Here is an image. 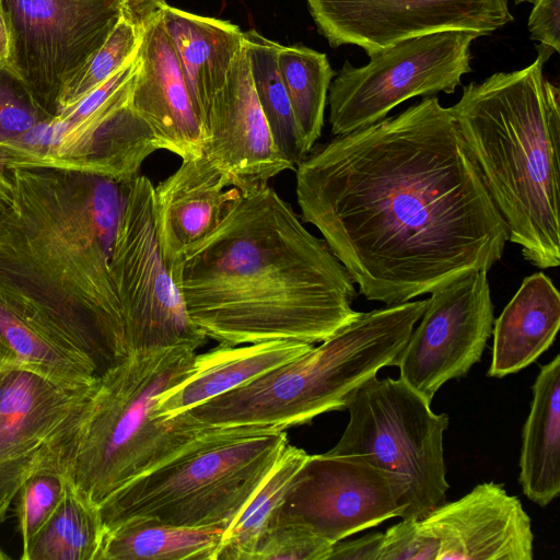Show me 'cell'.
<instances>
[{
	"label": "cell",
	"instance_id": "obj_1",
	"mask_svg": "<svg viewBox=\"0 0 560 560\" xmlns=\"http://www.w3.org/2000/svg\"><path fill=\"white\" fill-rule=\"evenodd\" d=\"M304 221L359 292L393 305L489 271L508 229L438 97L346 135L295 167Z\"/></svg>",
	"mask_w": 560,
	"mask_h": 560
},
{
	"label": "cell",
	"instance_id": "obj_2",
	"mask_svg": "<svg viewBox=\"0 0 560 560\" xmlns=\"http://www.w3.org/2000/svg\"><path fill=\"white\" fill-rule=\"evenodd\" d=\"M171 273L190 319L219 343L314 345L359 313L348 271L268 184L238 191Z\"/></svg>",
	"mask_w": 560,
	"mask_h": 560
},
{
	"label": "cell",
	"instance_id": "obj_3",
	"mask_svg": "<svg viewBox=\"0 0 560 560\" xmlns=\"http://www.w3.org/2000/svg\"><path fill=\"white\" fill-rule=\"evenodd\" d=\"M0 289L33 310L98 376L130 353L112 258L131 180L56 168L9 171Z\"/></svg>",
	"mask_w": 560,
	"mask_h": 560
},
{
	"label": "cell",
	"instance_id": "obj_4",
	"mask_svg": "<svg viewBox=\"0 0 560 560\" xmlns=\"http://www.w3.org/2000/svg\"><path fill=\"white\" fill-rule=\"evenodd\" d=\"M537 56L463 89L451 106L509 241L532 265H560V93Z\"/></svg>",
	"mask_w": 560,
	"mask_h": 560
},
{
	"label": "cell",
	"instance_id": "obj_5",
	"mask_svg": "<svg viewBox=\"0 0 560 560\" xmlns=\"http://www.w3.org/2000/svg\"><path fill=\"white\" fill-rule=\"evenodd\" d=\"M196 355L188 346L133 351L103 372L75 420L49 444L56 471L100 508L210 433L183 412L156 415L159 398L188 377Z\"/></svg>",
	"mask_w": 560,
	"mask_h": 560
},
{
	"label": "cell",
	"instance_id": "obj_6",
	"mask_svg": "<svg viewBox=\"0 0 560 560\" xmlns=\"http://www.w3.org/2000/svg\"><path fill=\"white\" fill-rule=\"evenodd\" d=\"M427 300L359 312L319 346L183 413L203 428L285 430L347 409L402 350Z\"/></svg>",
	"mask_w": 560,
	"mask_h": 560
},
{
	"label": "cell",
	"instance_id": "obj_7",
	"mask_svg": "<svg viewBox=\"0 0 560 560\" xmlns=\"http://www.w3.org/2000/svg\"><path fill=\"white\" fill-rule=\"evenodd\" d=\"M289 443L285 430L213 429L101 506L106 530L133 518L221 527L243 510Z\"/></svg>",
	"mask_w": 560,
	"mask_h": 560
},
{
	"label": "cell",
	"instance_id": "obj_8",
	"mask_svg": "<svg viewBox=\"0 0 560 560\" xmlns=\"http://www.w3.org/2000/svg\"><path fill=\"white\" fill-rule=\"evenodd\" d=\"M402 380L372 377L350 398L349 422L328 452L360 456L405 488L401 518L421 520L446 502L450 488L443 452L446 413Z\"/></svg>",
	"mask_w": 560,
	"mask_h": 560
},
{
	"label": "cell",
	"instance_id": "obj_9",
	"mask_svg": "<svg viewBox=\"0 0 560 560\" xmlns=\"http://www.w3.org/2000/svg\"><path fill=\"white\" fill-rule=\"evenodd\" d=\"M480 36L466 30L435 32L404 39L362 67L345 61L327 97L332 135L369 127L411 97L453 93L471 71L470 47Z\"/></svg>",
	"mask_w": 560,
	"mask_h": 560
},
{
	"label": "cell",
	"instance_id": "obj_10",
	"mask_svg": "<svg viewBox=\"0 0 560 560\" xmlns=\"http://www.w3.org/2000/svg\"><path fill=\"white\" fill-rule=\"evenodd\" d=\"M154 186L144 175L130 183L115 240L112 272L126 337L133 351L205 343L171 270L155 226Z\"/></svg>",
	"mask_w": 560,
	"mask_h": 560
},
{
	"label": "cell",
	"instance_id": "obj_11",
	"mask_svg": "<svg viewBox=\"0 0 560 560\" xmlns=\"http://www.w3.org/2000/svg\"><path fill=\"white\" fill-rule=\"evenodd\" d=\"M135 77V74H133ZM133 77L86 113L61 109L0 152L7 170L56 168L131 180L161 145L130 104Z\"/></svg>",
	"mask_w": 560,
	"mask_h": 560
},
{
	"label": "cell",
	"instance_id": "obj_12",
	"mask_svg": "<svg viewBox=\"0 0 560 560\" xmlns=\"http://www.w3.org/2000/svg\"><path fill=\"white\" fill-rule=\"evenodd\" d=\"M2 4L11 39L9 67L52 116L66 83L119 20L131 16L126 0H2Z\"/></svg>",
	"mask_w": 560,
	"mask_h": 560
},
{
	"label": "cell",
	"instance_id": "obj_13",
	"mask_svg": "<svg viewBox=\"0 0 560 560\" xmlns=\"http://www.w3.org/2000/svg\"><path fill=\"white\" fill-rule=\"evenodd\" d=\"M406 508L405 488L393 476L360 456L327 452L307 455L271 527H303L334 545L401 517Z\"/></svg>",
	"mask_w": 560,
	"mask_h": 560
},
{
	"label": "cell",
	"instance_id": "obj_14",
	"mask_svg": "<svg viewBox=\"0 0 560 560\" xmlns=\"http://www.w3.org/2000/svg\"><path fill=\"white\" fill-rule=\"evenodd\" d=\"M487 271H470L434 289L419 326L390 366L399 378L432 400L450 380L466 376L481 360L493 329Z\"/></svg>",
	"mask_w": 560,
	"mask_h": 560
},
{
	"label": "cell",
	"instance_id": "obj_15",
	"mask_svg": "<svg viewBox=\"0 0 560 560\" xmlns=\"http://www.w3.org/2000/svg\"><path fill=\"white\" fill-rule=\"evenodd\" d=\"M535 0H306L332 47L354 45L369 57L404 39L466 30L490 35L513 20L510 2Z\"/></svg>",
	"mask_w": 560,
	"mask_h": 560
},
{
	"label": "cell",
	"instance_id": "obj_16",
	"mask_svg": "<svg viewBox=\"0 0 560 560\" xmlns=\"http://www.w3.org/2000/svg\"><path fill=\"white\" fill-rule=\"evenodd\" d=\"M203 154L240 191L295 166L278 150L259 105L243 44L225 83L203 116Z\"/></svg>",
	"mask_w": 560,
	"mask_h": 560
},
{
	"label": "cell",
	"instance_id": "obj_17",
	"mask_svg": "<svg viewBox=\"0 0 560 560\" xmlns=\"http://www.w3.org/2000/svg\"><path fill=\"white\" fill-rule=\"evenodd\" d=\"M436 560H532L534 533L518 498L503 485H477L420 520Z\"/></svg>",
	"mask_w": 560,
	"mask_h": 560
},
{
	"label": "cell",
	"instance_id": "obj_18",
	"mask_svg": "<svg viewBox=\"0 0 560 560\" xmlns=\"http://www.w3.org/2000/svg\"><path fill=\"white\" fill-rule=\"evenodd\" d=\"M130 104L161 149L182 160L203 154L205 129L159 10L141 23Z\"/></svg>",
	"mask_w": 560,
	"mask_h": 560
},
{
	"label": "cell",
	"instance_id": "obj_19",
	"mask_svg": "<svg viewBox=\"0 0 560 560\" xmlns=\"http://www.w3.org/2000/svg\"><path fill=\"white\" fill-rule=\"evenodd\" d=\"M96 381L70 386L31 370L0 368V460L54 442L84 408Z\"/></svg>",
	"mask_w": 560,
	"mask_h": 560
},
{
	"label": "cell",
	"instance_id": "obj_20",
	"mask_svg": "<svg viewBox=\"0 0 560 560\" xmlns=\"http://www.w3.org/2000/svg\"><path fill=\"white\" fill-rule=\"evenodd\" d=\"M238 191L205 154L183 160L154 187L156 233L170 270L189 246L219 225Z\"/></svg>",
	"mask_w": 560,
	"mask_h": 560
},
{
	"label": "cell",
	"instance_id": "obj_21",
	"mask_svg": "<svg viewBox=\"0 0 560 560\" xmlns=\"http://www.w3.org/2000/svg\"><path fill=\"white\" fill-rule=\"evenodd\" d=\"M295 340H271L247 346L219 343L197 354L191 373L159 398L158 416H176L215 396L250 382L313 348Z\"/></svg>",
	"mask_w": 560,
	"mask_h": 560
},
{
	"label": "cell",
	"instance_id": "obj_22",
	"mask_svg": "<svg viewBox=\"0 0 560 560\" xmlns=\"http://www.w3.org/2000/svg\"><path fill=\"white\" fill-rule=\"evenodd\" d=\"M158 10L203 124L211 100L243 48V31L230 21L194 14L165 1Z\"/></svg>",
	"mask_w": 560,
	"mask_h": 560
},
{
	"label": "cell",
	"instance_id": "obj_23",
	"mask_svg": "<svg viewBox=\"0 0 560 560\" xmlns=\"http://www.w3.org/2000/svg\"><path fill=\"white\" fill-rule=\"evenodd\" d=\"M559 327V291L542 272L526 277L493 322L488 376L502 378L527 368L552 345Z\"/></svg>",
	"mask_w": 560,
	"mask_h": 560
},
{
	"label": "cell",
	"instance_id": "obj_24",
	"mask_svg": "<svg viewBox=\"0 0 560 560\" xmlns=\"http://www.w3.org/2000/svg\"><path fill=\"white\" fill-rule=\"evenodd\" d=\"M0 368H21L61 384H93L98 373L36 313L0 289Z\"/></svg>",
	"mask_w": 560,
	"mask_h": 560
},
{
	"label": "cell",
	"instance_id": "obj_25",
	"mask_svg": "<svg viewBox=\"0 0 560 560\" xmlns=\"http://www.w3.org/2000/svg\"><path fill=\"white\" fill-rule=\"evenodd\" d=\"M522 431L518 482L545 508L560 493V355L541 366Z\"/></svg>",
	"mask_w": 560,
	"mask_h": 560
},
{
	"label": "cell",
	"instance_id": "obj_26",
	"mask_svg": "<svg viewBox=\"0 0 560 560\" xmlns=\"http://www.w3.org/2000/svg\"><path fill=\"white\" fill-rule=\"evenodd\" d=\"M223 530L133 518L106 530L98 560H217Z\"/></svg>",
	"mask_w": 560,
	"mask_h": 560
},
{
	"label": "cell",
	"instance_id": "obj_27",
	"mask_svg": "<svg viewBox=\"0 0 560 560\" xmlns=\"http://www.w3.org/2000/svg\"><path fill=\"white\" fill-rule=\"evenodd\" d=\"M63 480L56 509L22 551V560H98L106 534L100 508Z\"/></svg>",
	"mask_w": 560,
	"mask_h": 560
},
{
	"label": "cell",
	"instance_id": "obj_28",
	"mask_svg": "<svg viewBox=\"0 0 560 560\" xmlns=\"http://www.w3.org/2000/svg\"><path fill=\"white\" fill-rule=\"evenodd\" d=\"M307 453L288 443L253 498L223 530L217 560H253Z\"/></svg>",
	"mask_w": 560,
	"mask_h": 560
},
{
	"label": "cell",
	"instance_id": "obj_29",
	"mask_svg": "<svg viewBox=\"0 0 560 560\" xmlns=\"http://www.w3.org/2000/svg\"><path fill=\"white\" fill-rule=\"evenodd\" d=\"M278 63L306 156L322 135L328 91L336 73L325 54L303 45H282Z\"/></svg>",
	"mask_w": 560,
	"mask_h": 560
},
{
	"label": "cell",
	"instance_id": "obj_30",
	"mask_svg": "<svg viewBox=\"0 0 560 560\" xmlns=\"http://www.w3.org/2000/svg\"><path fill=\"white\" fill-rule=\"evenodd\" d=\"M254 89L278 150L296 167L305 158L278 63L281 44L256 30L243 32Z\"/></svg>",
	"mask_w": 560,
	"mask_h": 560
},
{
	"label": "cell",
	"instance_id": "obj_31",
	"mask_svg": "<svg viewBox=\"0 0 560 560\" xmlns=\"http://www.w3.org/2000/svg\"><path fill=\"white\" fill-rule=\"evenodd\" d=\"M141 23L122 16L106 42L63 86L57 113L83 98L136 56L141 39ZM56 113V114H57Z\"/></svg>",
	"mask_w": 560,
	"mask_h": 560
},
{
	"label": "cell",
	"instance_id": "obj_32",
	"mask_svg": "<svg viewBox=\"0 0 560 560\" xmlns=\"http://www.w3.org/2000/svg\"><path fill=\"white\" fill-rule=\"evenodd\" d=\"M51 116L37 103L22 79L9 66L0 65V152Z\"/></svg>",
	"mask_w": 560,
	"mask_h": 560
},
{
	"label": "cell",
	"instance_id": "obj_33",
	"mask_svg": "<svg viewBox=\"0 0 560 560\" xmlns=\"http://www.w3.org/2000/svg\"><path fill=\"white\" fill-rule=\"evenodd\" d=\"M63 482L59 472L44 469L30 477L21 487L18 516L22 551L56 509Z\"/></svg>",
	"mask_w": 560,
	"mask_h": 560
},
{
	"label": "cell",
	"instance_id": "obj_34",
	"mask_svg": "<svg viewBox=\"0 0 560 560\" xmlns=\"http://www.w3.org/2000/svg\"><path fill=\"white\" fill-rule=\"evenodd\" d=\"M332 544L303 527L276 525L261 536L253 560H328Z\"/></svg>",
	"mask_w": 560,
	"mask_h": 560
},
{
	"label": "cell",
	"instance_id": "obj_35",
	"mask_svg": "<svg viewBox=\"0 0 560 560\" xmlns=\"http://www.w3.org/2000/svg\"><path fill=\"white\" fill-rule=\"evenodd\" d=\"M378 560H436V550L420 520L402 518L383 533Z\"/></svg>",
	"mask_w": 560,
	"mask_h": 560
},
{
	"label": "cell",
	"instance_id": "obj_36",
	"mask_svg": "<svg viewBox=\"0 0 560 560\" xmlns=\"http://www.w3.org/2000/svg\"><path fill=\"white\" fill-rule=\"evenodd\" d=\"M52 468L49 444L28 455L0 460V523L26 480L40 470Z\"/></svg>",
	"mask_w": 560,
	"mask_h": 560
},
{
	"label": "cell",
	"instance_id": "obj_37",
	"mask_svg": "<svg viewBox=\"0 0 560 560\" xmlns=\"http://www.w3.org/2000/svg\"><path fill=\"white\" fill-rule=\"evenodd\" d=\"M527 25L541 47L538 56L546 62L552 51L560 50V0H535Z\"/></svg>",
	"mask_w": 560,
	"mask_h": 560
},
{
	"label": "cell",
	"instance_id": "obj_38",
	"mask_svg": "<svg viewBox=\"0 0 560 560\" xmlns=\"http://www.w3.org/2000/svg\"><path fill=\"white\" fill-rule=\"evenodd\" d=\"M383 533H371L350 541L332 545L328 560H378Z\"/></svg>",
	"mask_w": 560,
	"mask_h": 560
},
{
	"label": "cell",
	"instance_id": "obj_39",
	"mask_svg": "<svg viewBox=\"0 0 560 560\" xmlns=\"http://www.w3.org/2000/svg\"><path fill=\"white\" fill-rule=\"evenodd\" d=\"M164 0H126L131 16L142 23Z\"/></svg>",
	"mask_w": 560,
	"mask_h": 560
},
{
	"label": "cell",
	"instance_id": "obj_40",
	"mask_svg": "<svg viewBox=\"0 0 560 560\" xmlns=\"http://www.w3.org/2000/svg\"><path fill=\"white\" fill-rule=\"evenodd\" d=\"M10 31L3 9L2 0H0V65L9 66L10 60Z\"/></svg>",
	"mask_w": 560,
	"mask_h": 560
},
{
	"label": "cell",
	"instance_id": "obj_41",
	"mask_svg": "<svg viewBox=\"0 0 560 560\" xmlns=\"http://www.w3.org/2000/svg\"><path fill=\"white\" fill-rule=\"evenodd\" d=\"M13 200V184L9 171L0 164V215L11 206Z\"/></svg>",
	"mask_w": 560,
	"mask_h": 560
}]
</instances>
